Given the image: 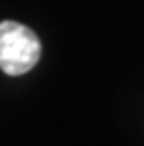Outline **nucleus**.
<instances>
[{"label": "nucleus", "mask_w": 144, "mask_h": 146, "mask_svg": "<svg viewBox=\"0 0 144 146\" xmlns=\"http://www.w3.org/2000/svg\"><path fill=\"white\" fill-rule=\"evenodd\" d=\"M41 58V41L28 26L17 22L0 24V69L7 75H24Z\"/></svg>", "instance_id": "1"}]
</instances>
